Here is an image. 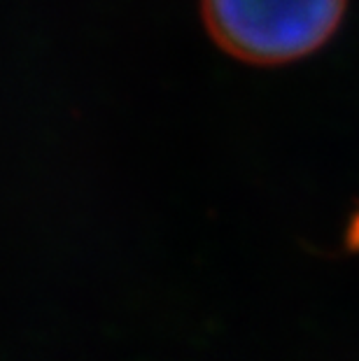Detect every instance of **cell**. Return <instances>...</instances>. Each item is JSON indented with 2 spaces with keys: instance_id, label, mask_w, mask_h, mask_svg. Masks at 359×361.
I'll return each instance as SVG.
<instances>
[{
  "instance_id": "cell-1",
  "label": "cell",
  "mask_w": 359,
  "mask_h": 361,
  "mask_svg": "<svg viewBox=\"0 0 359 361\" xmlns=\"http://www.w3.org/2000/svg\"><path fill=\"white\" fill-rule=\"evenodd\" d=\"M348 0H203L212 40L233 59L280 66L308 56L329 40Z\"/></svg>"
}]
</instances>
